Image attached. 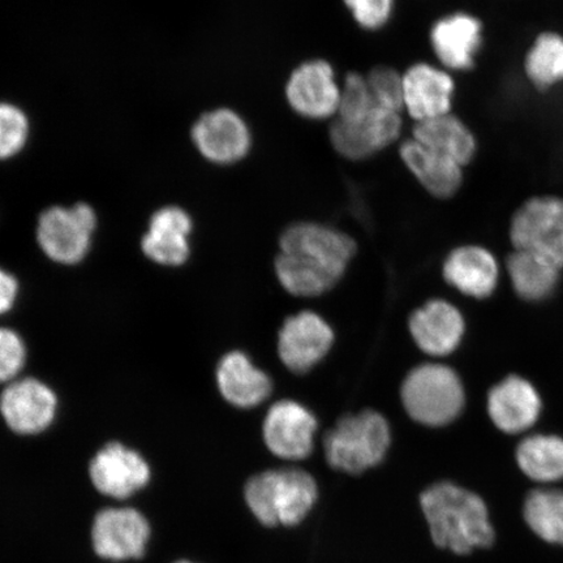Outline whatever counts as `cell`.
<instances>
[{"label": "cell", "instance_id": "52a82bcc", "mask_svg": "<svg viewBox=\"0 0 563 563\" xmlns=\"http://www.w3.org/2000/svg\"><path fill=\"white\" fill-rule=\"evenodd\" d=\"M96 227L95 210L86 202L48 208L38 220L37 242L53 262L74 265L86 257Z\"/></svg>", "mask_w": 563, "mask_h": 563}, {"label": "cell", "instance_id": "30bf717a", "mask_svg": "<svg viewBox=\"0 0 563 563\" xmlns=\"http://www.w3.org/2000/svg\"><path fill=\"white\" fill-rule=\"evenodd\" d=\"M285 95L295 114L311 121H325L336 117L342 88L329 62L312 59L292 70L286 82Z\"/></svg>", "mask_w": 563, "mask_h": 563}, {"label": "cell", "instance_id": "836d02e7", "mask_svg": "<svg viewBox=\"0 0 563 563\" xmlns=\"http://www.w3.org/2000/svg\"><path fill=\"white\" fill-rule=\"evenodd\" d=\"M18 292V280L11 274L0 269V314L9 312L15 305Z\"/></svg>", "mask_w": 563, "mask_h": 563}, {"label": "cell", "instance_id": "83f0119b", "mask_svg": "<svg viewBox=\"0 0 563 563\" xmlns=\"http://www.w3.org/2000/svg\"><path fill=\"white\" fill-rule=\"evenodd\" d=\"M527 79L539 90L563 81V37L559 33L538 35L525 58Z\"/></svg>", "mask_w": 563, "mask_h": 563}, {"label": "cell", "instance_id": "8fae6325", "mask_svg": "<svg viewBox=\"0 0 563 563\" xmlns=\"http://www.w3.org/2000/svg\"><path fill=\"white\" fill-rule=\"evenodd\" d=\"M191 137L201 156L218 166L235 165L252 150L250 125L228 108L202 114L192 126Z\"/></svg>", "mask_w": 563, "mask_h": 563}, {"label": "cell", "instance_id": "7a4b0ae2", "mask_svg": "<svg viewBox=\"0 0 563 563\" xmlns=\"http://www.w3.org/2000/svg\"><path fill=\"white\" fill-rule=\"evenodd\" d=\"M420 509L433 544L456 555L488 551L497 543V528L485 499L452 482H439L420 495Z\"/></svg>", "mask_w": 563, "mask_h": 563}, {"label": "cell", "instance_id": "d4e9b609", "mask_svg": "<svg viewBox=\"0 0 563 563\" xmlns=\"http://www.w3.org/2000/svg\"><path fill=\"white\" fill-rule=\"evenodd\" d=\"M520 516L527 530L541 543L563 549V489H531L523 498Z\"/></svg>", "mask_w": 563, "mask_h": 563}, {"label": "cell", "instance_id": "5b68a950", "mask_svg": "<svg viewBox=\"0 0 563 563\" xmlns=\"http://www.w3.org/2000/svg\"><path fill=\"white\" fill-rule=\"evenodd\" d=\"M402 402L410 417L428 427H443L463 410L464 389L460 376L442 364H422L402 385Z\"/></svg>", "mask_w": 563, "mask_h": 563}, {"label": "cell", "instance_id": "6da1fadb", "mask_svg": "<svg viewBox=\"0 0 563 563\" xmlns=\"http://www.w3.org/2000/svg\"><path fill=\"white\" fill-rule=\"evenodd\" d=\"M279 246L276 273L280 285L305 298L332 290L356 252L354 239L316 222L291 224L282 234Z\"/></svg>", "mask_w": 563, "mask_h": 563}, {"label": "cell", "instance_id": "3957f363", "mask_svg": "<svg viewBox=\"0 0 563 563\" xmlns=\"http://www.w3.org/2000/svg\"><path fill=\"white\" fill-rule=\"evenodd\" d=\"M319 499L316 478L300 468L267 470L245 484L244 501L265 527H297L305 522Z\"/></svg>", "mask_w": 563, "mask_h": 563}, {"label": "cell", "instance_id": "e0dca14e", "mask_svg": "<svg viewBox=\"0 0 563 563\" xmlns=\"http://www.w3.org/2000/svg\"><path fill=\"white\" fill-rule=\"evenodd\" d=\"M431 46L441 65L453 70H468L483 44V24L466 12H454L435 21Z\"/></svg>", "mask_w": 563, "mask_h": 563}, {"label": "cell", "instance_id": "ac0fdd59", "mask_svg": "<svg viewBox=\"0 0 563 563\" xmlns=\"http://www.w3.org/2000/svg\"><path fill=\"white\" fill-rule=\"evenodd\" d=\"M488 412L495 426L508 434L523 433L538 421L541 399L527 379L509 376L489 391Z\"/></svg>", "mask_w": 563, "mask_h": 563}, {"label": "cell", "instance_id": "f1b7e54d", "mask_svg": "<svg viewBox=\"0 0 563 563\" xmlns=\"http://www.w3.org/2000/svg\"><path fill=\"white\" fill-rule=\"evenodd\" d=\"M31 125L16 104L0 102V161L18 156L30 137Z\"/></svg>", "mask_w": 563, "mask_h": 563}, {"label": "cell", "instance_id": "ba28073f", "mask_svg": "<svg viewBox=\"0 0 563 563\" xmlns=\"http://www.w3.org/2000/svg\"><path fill=\"white\" fill-rule=\"evenodd\" d=\"M404 121L400 112L376 106L355 121L335 118L329 130L334 151L350 161H365L391 146L400 137Z\"/></svg>", "mask_w": 563, "mask_h": 563}, {"label": "cell", "instance_id": "ffe728a7", "mask_svg": "<svg viewBox=\"0 0 563 563\" xmlns=\"http://www.w3.org/2000/svg\"><path fill=\"white\" fill-rule=\"evenodd\" d=\"M191 231L192 220L186 210L162 208L151 218L150 230L141 242V249L154 263L179 266L188 260Z\"/></svg>", "mask_w": 563, "mask_h": 563}, {"label": "cell", "instance_id": "4316f807", "mask_svg": "<svg viewBox=\"0 0 563 563\" xmlns=\"http://www.w3.org/2000/svg\"><path fill=\"white\" fill-rule=\"evenodd\" d=\"M561 267L532 253L516 251L508 258V272L514 290L530 301L544 300L559 285Z\"/></svg>", "mask_w": 563, "mask_h": 563}, {"label": "cell", "instance_id": "cb8c5ba5", "mask_svg": "<svg viewBox=\"0 0 563 563\" xmlns=\"http://www.w3.org/2000/svg\"><path fill=\"white\" fill-rule=\"evenodd\" d=\"M412 139L462 167L474 159L477 151L474 133L452 112L415 124Z\"/></svg>", "mask_w": 563, "mask_h": 563}, {"label": "cell", "instance_id": "8992f818", "mask_svg": "<svg viewBox=\"0 0 563 563\" xmlns=\"http://www.w3.org/2000/svg\"><path fill=\"white\" fill-rule=\"evenodd\" d=\"M510 238L516 251L532 253L563 267V200L539 196L512 216Z\"/></svg>", "mask_w": 563, "mask_h": 563}, {"label": "cell", "instance_id": "d6a6232c", "mask_svg": "<svg viewBox=\"0 0 563 563\" xmlns=\"http://www.w3.org/2000/svg\"><path fill=\"white\" fill-rule=\"evenodd\" d=\"M26 351L23 341L10 329L0 328V384L11 382L23 369Z\"/></svg>", "mask_w": 563, "mask_h": 563}, {"label": "cell", "instance_id": "9c48e42d", "mask_svg": "<svg viewBox=\"0 0 563 563\" xmlns=\"http://www.w3.org/2000/svg\"><path fill=\"white\" fill-rule=\"evenodd\" d=\"M152 528L143 512L133 508H106L91 526V545L98 558L112 562L144 558Z\"/></svg>", "mask_w": 563, "mask_h": 563}, {"label": "cell", "instance_id": "f546056e", "mask_svg": "<svg viewBox=\"0 0 563 563\" xmlns=\"http://www.w3.org/2000/svg\"><path fill=\"white\" fill-rule=\"evenodd\" d=\"M373 101L379 108L402 112L405 110L404 102V74L398 70L378 66L365 76Z\"/></svg>", "mask_w": 563, "mask_h": 563}, {"label": "cell", "instance_id": "4dcf8cb0", "mask_svg": "<svg viewBox=\"0 0 563 563\" xmlns=\"http://www.w3.org/2000/svg\"><path fill=\"white\" fill-rule=\"evenodd\" d=\"M376 106L365 76L350 73L343 82L340 110L335 118L342 119V121H355V119L367 115Z\"/></svg>", "mask_w": 563, "mask_h": 563}, {"label": "cell", "instance_id": "603a6c76", "mask_svg": "<svg viewBox=\"0 0 563 563\" xmlns=\"http://www.w3.org/2000/svg\"><path fill=\"white\" fill-rule=\"evenodd\" d=\"M218 387L229 404L252 408L269 398L273 385L265 372L255 367L241 351L224 355L217 369Z\"/></svg>", "mask_w": 563, "mask_h": 563}, {"label": "cell", "instance_id": "9a60e30c", "mask_svg": "<svg viewBox=\"0 0 563 563\" xmlns=\"http://www.w3.org/2000/svg\"><path fill=\"white\" fill-rule=\"evenodd\" d=\"M56 406L51 387L35 378L19 379L7 386L0 397V412L13 432L37 434L52 424Z\"/></svg>", "mask_w": 563, "mask_h": 563}, {"label": "cell", "instance_id": "d6986e66", "mask_svg": "<svg viewBox=\"0 0 563 563\" xmlns=\"http://www.w3.org/2000/svg\"><path fill=\"white\" fill-rule=\"evenodd\" d=\"M410 332L426 354L445 356L452 354L462 342L463 316L445 300H431L410 317Z\"/></svg>", "mask_w": 563, "mask_h": 563}, {"label": "cell", "instance_id": "277c9868", "mask_svg": "<svg viewBox=\"0 0 563 563\" xmlns=\"http://www.w3.org/2000/svg\"><path fill=\"white\" fill-rule=\"evenodd\" d=\"M390 442L389 422L382 413L367 410L338 421L327 433L323 449L330 467L358 475L385 460Z\"/></svg>", "mask_w": 563, "mask_h": 563}, {"label": "cell", "instance_id": "e575fe53", "mask_svg": "<svg viewBox=\"0 0 563 563\" xmlns=\"http://www.w3.org/2000/svg\"><path fill=\"white\" fill-rule=\"evenodd\" d=\"M174 563H196V562L188 561V560H180V561H176Z\"/></svg>", "mask_w": 563, "mask_h": 563}, {"label": "cell", "instance_id": "4fadbf2b", "mask_svg": "<svg viewBox=\"0 0 563 563\" xmlns=\"http://www.w3.org/2000/svg\"><path fill=\"white\" fill-rule=\"evenodd\" d=\"M89 475L103 496L124 499L144 489L152 473L150 464L135 450L111 442L91 460Z\"/></svg>", "mask_w": 563, "mask_h": 563}, {"label": "cell", "instance_id": "2e32d148", "mask_svg": "<svg viewBox=\"0 0 563 563\" xmlns=\"http://www.w3.org/2000/svg\"><path fill=\"white\" fill-rule=\"evenodd\" d=\"M455 82L448 70L417 63L404 74L405 110L415 122L450 114Z\"/></svg>", "mask_w": 563, "mask_h": 563}, {"label": "cell", "instance_id": "484cf974", "mask_svg": "<svg viewBox=\"0 0 563 563\" xmlns=\"http://www.w3.org/2000/svg\"><path fill=\"white\" fill-rule=\"evenodd\" d=\"M516 461L520 473L538 487H554L563 481V439L533 434L519 442Z\"/></svg>", "mask_w": 563, "mask_h": 563}, {"label": "cell", "instance_id": "7402d4cb", "mask_svg": "<svg viewBox=\"0 0 563 563\" xmlns=\"http://www.w3.org/2000/svg\"><path fill=\"white\" fill-rule=\"evenodd\" d=\"M443 277L467 297L488 298L496 290L498 265L482 246L466 245L450 253L443 264Z\"/></svg>", "mask_w": 563, "mask_h": 563}, {"label": "cell", "instance_id": "44dd1931", "mask_svg": "<svg viewBox=\"0 0 563 563\" xmlns=\"http://www.w3.org/2000/svg\"><path fill=\"white\" fill-rule=\"evenodd\" d=\"M399 156L421 187L438 199H450L460 191L463 167L453 159L429 150L412 137L400 145Z\"/></svg>", "mask_w": 563, "mask_h": 563}, {"label": "cell", "instance_id": "5bb4252c", "mask_svg": "<svg viewBox=\"0 0 563 563\" xmlns=\"http://www.w3.org/2000/svg\"><path fill=\"white\" fill-rule=\"evenodd\" d=\"M334 342L333 329L314 312L288 317L278 338L280 361L294 373L311 371L327 356Z\"/></svg>", "mask_w": 563, "mask_h": 563}, {"label": "cell", "instance_id": "1f68e13d", "mask_svg": "<svg viewBox=\"0 0 563 563\" xmlns=\"http://www.w3.org/2000/svg\"><path fill=\"white\" fill-rule=\"evenodd\" d=\"M357 25L376 32L389 23L396 0H343Z\"/></svg>", "mask_w": 563, "mask_h": 563}, {"label": "cell", "instance_id": "7c38bea8", "mask_svg": "<svg viewBox=\"0 0 563 563\" xmlns=\"http://www.w3.org/2000/svg\"><path fill=\"white\" fill-rule=\"evenodd\" d=\"M317 420L307 407L294 400H279L264 420L266 448L280 460L301 461L313 450Z\"/></svg>", "mask_w": 563, "mask_h": 563}]
</instances>
